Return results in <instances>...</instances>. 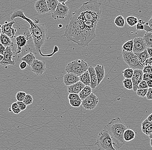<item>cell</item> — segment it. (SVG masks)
<instances>
[{"label":"cell","mask_w":152,"mask_h":150,"mask_svg":"<svg viewBox=\"0 0 152 150\" xmlns=\"http://www.w3.org/2000/svg\"><path fill=\"white\" fill-rule=\"evenodd\" d=\"M125 19L122 15H119L115 18L114 23L117 27L122 28L125 25Z\"/></svg>","instance_id":"cell-28"},{"label":"cell","mask_w":152,"mask_h":150,"mask_svg":"<svg viewBox=\"0 0 152 150\" xmlns=\"http://www.w3.org/2000/svg\"><path fill=\"white\" fill-rule=\"evenodd\" d=\"M127 128L121 121L120 118L116 117L111 120L104 126L105 130L111 136L113 146L115 150L121 148L125 144L124 135Z\"/></svg>","instance_id":"cell-3"},{"label":"cell","mask_w":152,"mask_h":150,"mask_svg":"<svg viewBox=\"0 0 152 150\" xmlns=\"http://www.w3.org/2000/svg\"><path fill=\"white\" fill-rule=\"evenodd\" d=\"M27 65H28V64H27V63H26V61H23L20 63V68L22 70H25V69L26 68V67H27Z\"/></svg>","instance_id":"cell-49"},{"label":"cell","mask_w":152,"mask_h":150,"mask_svg":"<svg viewBox=\"0 0 152 150\" xmlns=\"http://www.w3.org/2000/svg\"><path fill=\"white\" fill-rule=\"evenodd\" d=\"M147 24L150 26V27L152 28V16L151 17V19L149 20V22L148 23H147Z\"/></svg>","instance_id":"cell-54"},{"label":"cell","mask_w":152,"mask_h":150,"mask_svg":"<svg viewBox=\"0 0 152 150\" xmlns=\"http://www.w3.org/2000/svg\"><path fill=\"white\" fill-rule=\"evenodd\" d=\"M88 64L83 60L77 59L71 61L67 64L65 71L67 73H72L80 76L88 70Z\"/></svg>","instance_id":"cell-6"},{"label":"cell","mask_w":152,"mask_h":150,"mask_svg":"<svg viewBox=\"0 0 152 150\" xmlns=\"http://www.w3.org/2000/svg\"><path fill=\"white\" fill-rule=\"evenodd\" d=\"M99 101L98 98L94 93H92L90 95L82 100V106L85 110H91L97 107Z\"/></svg>","instance_id":"cell-10"},{"label":"cell","mask_w":152,"mask_h":150,"mask_svg":"<svg viewBox=\"0 0 152 150\" xmlns=\"http://www.w3.org/2000/svg\"><path fill=\"white\" fill-rule=\"evenodd\" d=\"M92 93V88L90 86H85L79 94L82 100L85 99L86 98L90 95Z\"/></svg>","instance_id":"cell-24"},{"label":"cell","mask_w":152,"mask_h":150,"mask_svg":"<svg viewBox=\"0 0 152 150\" xmlns=\"http://www.w3.org/2000/svg\"><path fill=\"white\" fill-rule=\"evenodd\" d=\"M123 84L124 87L127 90H133V83L132 79H124L123 81Z\"/></svg>","instance_id":"cell-33"},{"label":"cell","mask_w":152,"mask_h":150,"mask_svg":"<svg viewBox=\"0 0 152 150\" xmlns=\"http://www.w3.org/2000/svg\"><path fill=\"white\" fill-rule=\"evenodd\" d=\"M6 47H4L2 44H0V54L1 55H4L5 50Z\"/></svg>","instance_id":"cell-50"},{"label":"cell","mask_w":152,"mask_h":150,"mask_svg":"<svg viewBox=\"0 0 152 150\" xmlns=\"http://www.w3.org/2000/svg\"><path fill=\"white\" fill-rule=\"evenodd\" d=\"M68 99L69 100H82L81 99L79 94H71V93H70L68 95Z\"/></svg>","instance_id":"cell-40"},{"label":"cell","mask_w":152,"mask_h":150,"mask_svg":"<svg viewBox=\"0 0 152 150\" xmlns=\"http://www.w3.org/2000/svg\"><path fill=\"white\" fill-rule=\"evenodd\" d=\"M133 47H134V39L130 40L125 42L122 45V50L128 52H133Z\"/></svg>","instance_id":"cell-29"},{"label":"cell","mask_w":152,"mask_h":150,"mask_svg":"<svg viewBox=\"0 0 152 150\" xmlns=\"http://www.w3.org/2000/svg\"><path fill=\"white\" fill-rule=\"evenodd\" d=\"M134 73V69L130 68H126L122 71V73L125 78L132 79Z\"/></svg>","instance_id":"cell-32"},{"label":"cell","mask_w":152,"mask_h":150,"mask_svg":"<svg viewBox=\"0 0 152 150\" xmlns=\"http://www.w3.org/2000/svg\"><path fill=\"white\" fill-rule=\"evenodd\" d=\"M28 39V37H26L24 35H19L16 37L15 41L17 48L15 52L16 54H20L21 53L22 48L26 45Z\"/></svg>","instance_id":"cell-16"},{"label":"cell","mask_w":152,"mask_h":150,"mask_svg":"<svg viewBox=\"0 0 152 150\" xmlns=\"http://www.w3.org/2000/svg\"><path fill=\"white\" fill-rule=\"evenodd\" d=\"M33 98L32 96L29 94H26L24 99L23 100V102L27 106L31 105L33 103Z\"/></svg>","instance_id":"cell-35"},{"label":"cell","mask_w":152,"mask_h":150,"mask_svg":"<svg viewBox=\"0 0 152 150\" xmlns=\"http://www.w3.org/2000/svg\"><path fill=\"white\" fill-rule=\"evenodd\" d=\"M62 26L63 25L61 24H59L58 25V27H59V28H61V27H62Z\"/></svg>","instance_id":"cell-61"},{"label":"cell","mask_w":152,"mask_h":150,"mask_svg":"<svg viewBox=\"0 0 152 150\" xmlns=\"http://www.w3.org/2000/svg\"><path fill=\"white\" fill-rule=\"evenodd\" d=\"M4 57V55H1V54H0V61H1L3 59Z\"/></svg>","instance_id":"cell-58"},{"label":"cell","mask_w":152,"mask_h":150,"mask_svg":"<svg viewBox=\"0 0 152 150\" xmlns=\"http://www.w3.org/2000/svg\"><path fill=\"white\" fill-rule=\"evenodd\" d=\"M135 136L136 133L132 129H127L124 131V138L125 141L128 142L134 140V138L135 137Z\"/></svg>","instance_id":"cell-23"},{"label":"cell","mask_w":152,"mask_h":150,"mask_svg":"<svg viewBox=\"0 0 152 150\" xmlns=\"http://www.w3.org/2000/svg\"><path fill=\"white\" fill-rule=\"evenodd\" d=\"M147 50L150 56L152 57V47H147Z\"/></svg>","instance_id":"cell-53"},{"label":"cell","mask_w":152,"mask_h":150,"mask_svg":"<svg viewBox=\"0 0 152 150\" xmlns=\"http://www.w3.org/2000/svg\"><path fill=\"white\" fill-rule=\"evenodd\" d=\"M20 18L30 25L29 28L30 36L33 39L35 49L39 52V54L42 53L41 48L43 45L46 39L47 29L44 24H40L36 23L27 18L24 14L23 12L21 10H17L12 13L10 19L14 20L16 18Z\"/></svg>","instance_id":"cell-2"},{"label":"cell","mask_w":152,"mask_h":150,"mask_svg":"<svg viewBox=\"0 0 152 150\" xmlns=\"http://www.w3.org/2000/svg\"><path fill=\"white\" fill-rule=\"evenodd\" d=\"M142 70L143 74L144 73H152V65H145Z\"/></svg>","instance_id":"cell-44"},{"label":"cell","mask_w":152,"mask_h":150,"mask_svg":"<svg viewBox=\"0 0 152 150\" xmlns=\"http://www.w3.org/2000/svg\"><path fill=\"white\" fill-rule=\"evenodd\" d=\"M70 13V8L65 4L59 3L56 9L51 14L52 18L56 20L64 19Z\"/></svg>","instance_id":"cell-8"},{"label":"cell","mask_w":152,"mask_h":150,"mask_svg":"<svg viewBox=\"0 0 152 150\" xmlns=\"http://www.w3.org/2000/svg\"><path fill=\"white\" fill-rule=\"evenodd\" d=\"M149 137L150 139H152V133H151L149 135Z\"/></svg>","instance_id":"cell-59"},{"label":"cell","mask_w":152,"mask_h":150,"mask_svg":"<svg viewBox=\"0 0 152 150\" xmlns=\"http://www.w3.org/2000/svg\"><path fill=\"white\" fill-rule=\"evenodd\" d=\"M144 30H145L146 32H152V28L150 27L147 23H145V24H144Z\"/></svg>","instance_id":"cell-52"},{"label":"cell","mask_w":152,"mask_h":150,"mask_svg":"<svg viewBox=\"0 0 152 150\" xmlns=\"http://www.w3.org/2000/svg\"><path fill=\"white\" fill-rule=\"evenodd\" d=\"M48 6L51 14L53 13L56 9L59 4L58 0H46Z\"/></svg>","instance_id":"cell-27"},{"label":"cell","mask_w":152,"mask_h":150,"mask_svg":"<svg viewBox=\"0 0 152 150\" xmlns=\"http://www.w3.org/2000/svg\"><path fill=\"white\" fill-rule=\"evenodd\" d=\"M15 23L14 20L7 22L6 21L5 24L1 25V32L7 35L11 38L14 37L17 32V29L13 27V25Z\"/></svg>","instance_id":"cell-11"},{"label":"cell","mask_w":152,"mask_h":150,"mask_svg":"<svg viewBox=\"0 0 152 150\" xmlns=\"http://www.w3.org/2000/svg\"><path fill=\"white\" fill-rule=\"evenodd\" d=\"M150 145L152 148V139H151V140H150Z\"/></svg>","instance_id":"cell-60"},{"label":"cell","mask_w":152,"mask_h":150,"mask_svg":"<svg viewBox=\"0 0 152 150\" xmlns=\"http://www.w3.org/2000/svg\"><path fill=\"white\" fill-rule=\"evenodd\" d=\"M11 39V38L10 37L7 35L3 33H1L0 41H1V43L2 44L4 47H7V46L14 45V43L12 42Z\"/></svg>","instance_id":"cell-22"},{"label":"cell","mask_w":152,"mask_h":150,"mask_svg":"<svg viewBox=\"0 0 152 150\" xmlns=\"http://www.w3.org/2000/svg\"><path fill=\"white\" fill-rule=\"evenodd\" d=\"M94 146L98 147L99 150H115L111 136L105 130L101 131L97 136Z\"/></svg>","instance_id":"cell-5"},{"label":"cell","mask_w":152,"mask_h":150,"mask_svg":"<svg viewBox=\"0 0 152 150\" xmlns=\"http://www.w3.org/2000/svg\"><path fill=\"white\" fill-rule=\"evenodd\" d=\"M11 109L15 114H18L22 111L19 107L17 102H14L11 105Z\"/></svg>","instance_id":"cell-34"},{"label":"cell","mask_w":152,"mask_h":150,"mask_svg":"<svg viewBox=\"0 0 152 150\" xmlns=\"http://www.w3.org/2000/svg\"><path fill=\"white\" fill-rule=\"evenodd\" d=\"M134 53L135 54L140 65L144 67L145 61L147 59L151 57L148 54L147 49L141 53Z\"/></svg>","instance_id":"cell-21"},{"label":"cell","mask_w":152,"mask_h":150,"mask_svg":"<svg viewBox=\"0 0 152 150\" xmlns=\"http://www.w3.org/2000/svg\"><path fill=\"white\" fill-rule=\"evenodd\" d=\"M145 23L143 22L142 20L139 19L138 20V22L136 24V29L138 30H142L144 29V24Z\"/></svg>","instance_id":"cell-41"},{"label":"cell","mask_w":152,"mask_h":150,"mask_svg":"<svg viewBox=\"0 0 152 150\" xmlns=\"http://www.w3.org/2000/svg\"><path fill=\"white\" fill-rule=\"evenodd\" d=\"M147 44L144 39L136 37L134 39V47L133 52L134 53H141L147 49Z\"/></svg>","instance_id":"cell-13"},{"label":"cell","mask_w":152,"mask_h":150,"mask_svg":"<svg viewBox=\"0 0 152 150\" xmlns=\"http://www.w3.org/2000/svg\"><path fill=\"white\" fill-rule=\"evenodd\" d=\"M31 69L32 72L37 75H41L46 71L45 63L44 61L36 59L31 64Z\"/></svg>","instance_id":"cell-12"},{"label":"cell","mask_w":152,"mask_h":150,"mask_svg":"<svg viewBox=\"0 0 152 150\" xmlns=\"http://www.w3.org/2000/svg\"><path fill=\"white\" fill-rule=\"evenodd\" d=\"M147 82L148 87L152 88V79L148 80V81H147Z\"/></svg>","instance_id":"cell-55"},{"label":"cell","mask_w":152,"mask_h":150,"mask_svg":"<svg viewBox=\"0 0 152 150\" xmlns=\"http://www.w3.org/2000/svg\"><path fill=\"white\" fill-rule=\"evenodd\" d=\"M69 102L71 107H75V108H77V107H80L82 105V100H69Z\"/></svg>","instance_id":"cell-36"},{"label":"cell","mask_w":152,"mask_h":150,"mask_svg":"<svg viewBox=\"0 0 152 150\" xmlns=\"http://www.w3.org/2000/svg\"><path fill=\"white\" fill-rule=\"evenodd\" d=\"M85 85L81 81H79L75 84L67 86V92L69 94H79L85 87Z\"/></svg>","instance_id":"cell-18"},{"label":"cell","mask_w":152,"mask_h":150,"mask_svg":"<svg viewBox=\"0 0 152 150\" xmlns=\"http://www.w3.org/2000/svg\"><path fill=\"white\" fill-rule=\"evenodd\" d=\"M36 57L33 52H29V53L25 55L22 58L21 60L26 61L27 63L28 66H31L33 61L36 59Z\"/></svg>","instance_id":"cell-25"},{"label":"cell","mask_w":152,"mask_h":150,"mask_svg":"<svg viewBox=\"0 0 152 150\" xmlns=\"http://www.w3.org/2000/svg\"><path fill=\"white\" fill-rule=\"evenodd\" d=\"M34 7L37 13L42 15L50 12L46 0H38L35 3Z\"/></svg>","instance_id":"cell-15"},{"label":"cell","mask_w":152,"mask_h":150,"mask_svg":"<svg viewBox=\"0 0 152 150\" xmlns=\"http://www.w3.org/2000/svg\"><path fill=\"white\" fill-rule=\"evenodd\" d=\"M80 77V81H81L85 86H90L91 83V80H90V73L88 70L86 71L85 72L83 73Z\"/></svg>","instance_id":"cell-26"},{"label":"cell","mask_w":152,"mask_h":150,"mask_svg":"<svg viewBox=\"0 0 152 150\" xmlns=\"http://www.w3.org/2000/svg\"><path fill=\"white\" fill-rule=\"evenodd\" d=\"M148 88L146 89H138L137 91V94L138 96L141 97H146L147 92H148Z\"/></svg>","instance_id":"cell-37"},{"label":"cell","mask_w":152,"mask_h":150,"mask_svg":"<svg viewBox=\"0 0 152 150\" xmlns=\"http://www.w3.org/2000/svg\"><path fill=\"white\" fill-rule=\"evenodd\" d=\"M122 55L124 62L130 68H133L134 70L136 69L142 70L144 68V66L140 65L135 54L134 52L122 50Z\"/></svg>","instance_id":"cell-7"},{"label":"cell","mask_w":152,"mask_h":150,"mask_svg":"<svg viewBox=\"0 0 152 150\" xmlns=\"http://www.w3.org/2000/svg\"><path fill=\"white\" fill-rule=\"evenodd\" d=\"M80 81V77L72 73H67L64 76V83L66 86H70Z\"/></svg>","instance_id":"cell-17"},{"label":"cell","mask_w":152,"mask_h":150,"mask_svg":"<svg viewBox=\"0 0 152 150\" xmlns=\"http://www.w3.org/2000/svg\"><path fill=\"white\" fill-rule=\"evenodd\" d=\"M26 94L23 91H19L16 94V98L17 101H23Z\"/></svg>","instance_id":"cell-38"},{"label":"cell","mask_w":152,"mask_h":150,"mask_svg":"<svg viewBox=\"0 0 152 150\" xmlns=\"http://www.w3.org/2000/svg\"><path fill=\"white\" fill-rule=\"evenodd\" d=\"M148 85L147 81L142 80V81L140 83L138 86V89H146V88H148Z\"/></svg>","instance_id":"cell-43"},{"label":"cell","mask_w":152,"mask_h":150,"mask_svg":"<svg viewBox=\"0 0 152 150\" xmlns=\"http://www.w3.org/2000/svg\"><path fill=\"white\" fill-rule=\"evenodd\" d=\"M147 119L152 122V113L151 114H150L147 118Z\"/></svg>","instance_id":"cell-57"},{"label":"cell","mask_w":152,"mask_h":150,"mask_svg":"<svg viewBox=\"0 0 152 150\" xmlns=\"http://www.w3.org/2000/svg\"><path fill=\"white\" fill-rule=\"evenodd\" d=\"M17 102H18V105L22 111L24 110L27 108V105L25 104L23 101H18Z\"/></svg>","instance_id":"cell-45"},{"label":"cell","mask_w":152,"mask_h":150,"mask_svg":"<svg viewBox=\"0 0 152 150\" xmlns=\"http://www.w3.org/2000/svg\"><path fill=\"white\" fill-rule=\"evenodd\" d=\"M143 73L141 69H136L134 70L132 80L133 83V90L134 92H136L138 89V86L140 83L143 80Z\"/></svg>","instance_id":"cell-14"},{"label":"cell","mask_w":152,"mask_h":150,"mask_svg":"<svg viewBox=\"0 0 152 150\" xmlns=\"http://www.w3.org/2000/svg\"><path fill=\"white\" fill-rule=\"evenodd\" d=\"M143 38L147 44V47H152V32H146Z\"/></svg>","instance_id":"cell-30"},{"label":"cell","mask_w":152,"mask_h":150,"mask_svg":"<svg viewBox=\"0 0 152 150\" xmlns=\"http://www.w3.org/2000/svg\"><path fill=\"white\" fill-rule=\"evenodd\" d=\"M146 97L148 100H152V88H148V92L146 95Z\"/></svg>","instance_id":"cell-48"},{"label":"cell","mask_w":152,"mask_h":150,"mask_svg":"<svg viewBox=\"0 0 152 150\" xmlns=\"http://www.w3.org/2000/svg\"><path fill=\"white\" fill-rule=\"evenodd\" d=\"M102 5L97 0H90L83 3L74 14L86 19L99 22L102 16Z\"/></svg>","instance_id":"cell-4"},{"label":"cell","mask_w":152,"mask_h":150,"mask_svg":"<svg viewBox=\"0 0 152 150\" xmlns=\"http://www.w3.org/2000/svg\"><path fill=\"white\" fill-rule=\"evenodd\" d=\"M58 1L60 3L65 4L68 0H58Z\"/></svg>","instance_id":"cell-56"},{"label":"cell","mask_w":152,"mask_h":150,"mask_svg":"<svg viewBox=\"0 0 152 150\" xmlns=\"http://www.w3.org/2000/svg\"><path fill=\"white\" fill-rule=\"evenodd\" d=\"M152 123V122L149 121L147 118L145 119L144 121L141 123V130L142 131L147 129Z\"/></svg>","instance_id":"cell-39"},{"label":"cell","mask_w":152,"mask_h":150,"mask_svg":"<svg viewBox=\"0 0 152 150\" xmlns=\"http://www.w3.org/2000/svg\"><path fill=\"white\" fill-rule=\"evenodd\" d=\"M95 71L96 74L98 79V86L104 79L105 76V70L104 65L97 64L95 67Z\"/></svg>","instance_id":"cell-20"},{"label":"cell","mask_w":152,"mask_h":150,"mask_svg":"<svg viewBox=\"0 0 152 150\" xmlns=\"http://www.w3.org/2000/svg\"><path fill=\"white\" fill-rule=\"evenodd\" d=\"M89 73H90V80H91V83L90 87L92 89H94L98 86V79L95 71V68L91 66L89 67L88 69Z\"/></svg>","instance_id":"cell-19"},{"label":"cell","mask_w":152,"mask_h":150,"mask_svg":"<svg viewBox=\"0 0 152 150\" xmlns=\"http://www.w3.org/2000/svg\"><path fill=\"white\" fill-rule=\"evenodd\" d=\"M152 65V57H150L145 61V65Z\"/></svg>","instance_id":"cell-51"},{"label":"cell","mask_w":152,"mask_h":150,"mask_svg":"<svg viewBox=\"0 0 152 150\" xmlns=\"http://www.w3.org/2000/svg\"><path fill=\"white\" fill-rule=\"evenodd\" d=\"M58 50L59 48H58V46H55V47H54V50H53L52 53L48 54V55H45V54H43L42 53H41L39 54L41 56L44 57H52L56 53H57V52L58 51Z\"/></svg>","instance_id":"cell-42"},{"label":"cell","mask_w":152,"mask_h":150,"mask_svg":"<svg viewBox=\"0 0 152 150\" xmlns=\"http://www.w3.org/2000/svg\"><path fill=\"white\" fill-rule=\"evenodd\" d=\"M142 133L147 135L149 136L152 133V123L148 128L142 131Z\"/></svg>","instance_id":"cell-47"},{"label":"cell","mask_w":152,"mask_h":150,"mask_svg":"<svg viewBox=\"0 0 152 150\" xmlns=\"http://www.w3.org/2000/svg\"><path fill=\"white\" fill-rule=\"evenodd\" d=\"M98 23L97 22L86 19L73 13L66 25L63 37L79 46L87 47L96 38Z\"/></svg>","instance_id":"cell-1"},{"label":"cell","mask_w":152,"mask_h":150,"mask_svg":"<svg viewBox=\"0 0 152 150\" xmlns=\"http://www.w3.org/2000/svg\"><path fill=\"white\" fill-rule=\"evenodd\" d=\"M152 79V73H144L143 75V80L147 81Z\"/></svg>","instance_id":"cell-46"},{"label":"cell","mask_w":152,"mask_h":150,"mask_svg":"<svg viewBox=\"0 0 152 150\" xmlns=\"http://www.w3.org/2000/svg\"><path fill=\"white\" fill-rule=\"evenodd\" d=\"M13 45L8 46L6 48L5 50L4 57L3 59L0 61L1 66L7 67L8 65H14L16 64L14 59V52L13 49Z\"/></svg>","instance_id":"cell-9"},{"label":"cell","mask_w":152,"mask_h":150,"mask_svg":"<svg viewBox=\"0 0 152 150\" xmlns=\"http://www.w3.org/2000/svg\"><path fill=\"white\" fill-rule=\"evenodd\" d=\"M126 23L129 26L132 27L136 25L138 22V20L136 17L134 16H129L126 18Z\"/></svg>","instance_id":"cell-31"}]
</instances>
